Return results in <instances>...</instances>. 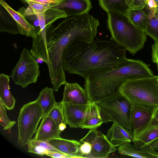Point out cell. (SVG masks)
Masks as SVG:
<instances>
[{
  "label": "cell",
  "mask_w": 158,
  "mask_h": 158,
  "mask_svg": "<svg viewBox=\"0 0 158 158\" xmlns=\"http://www.w3.org/2000/svg\"><path fill=\"white\" fill-rule=\"evenodd\" d=\"M99 25L98 19L87 13L67 18L56 27L52 25L48 29L42 60L48 66L54 91L67 82L63 61L66 48L75 40L92 42Z\"/></svg>",
  "instance_id": "obj_1"
},
{
  "label": "cell",
  "mask_w": 158,
  "mask_h": 158,
  "mask_svg": "<svg viewBox=\"0 0 158 158\" xmlns=\"http://www.w3.org/2000/svg\"><path fill=\"white\" fill-rule=\"evenodd\" d=\"M121 47L111 40L95 39L87 42L75 40L64 52V69L85 79L92 73L114 68L127 59V50Z\"/></svg>",
  "instance_id": "obj_2"
},
{
  "label": "cell",
  "mask_w": 158,
  "mask_h": 158,
  "mask_svg": "<svg viewBox=\"0 0 158 158\" xmlns=\"http://www.w3.org/2000/svg\"><path fill=\"white\" fill-rule=\"evenodd\" d=\"M149 67L141 60L127 59L117 67L90 74L85 79L84 86L91 103L119 93L120 86L126 81L153 76Z\"/></svg>",
  "instance_id": "obj_3"
},
{
  "label": "cell",
  "mask_w": 158,
  "mask_h": 158,
  "mask_svg": "<svg viewBox=\"0 0 158 158\" xmlns=\"http://www.w3.org/2000/svg\"><path fill=\"white\" fill-rule=\"evenodd\" d=\"M107 13L110 40L133 55L143 48L147 35L145 31L133 24L126 15L113 11Z\"/></svg>",
  "instance_id": "obj_4"
},
{
  "label": "cell",
  "mask_w": 158,
  "mask_h": 158,
  "mask_svg": "<svg viewBox=\"0 0 158 158\" xmlns=\"http://www.w3.org/2000/svg\"><path fill=\"white\" fill-rule=\"evenodd\" d=\"M119 92L131 106L148 109L152 114L158 107V76L126 81Z\"/></svg>",
  "instance_id": "obj_5"
},
{
  "label": "cell",
  "mask_w": 158,
  "mask_h": 158,
  "mask_svg": "<svg viewBox=\"0 0 158 158\" xmlns=\"http://www.w3.org/2000/svg\"><path fill=\"white\" fill-rule=\"evenodd\" d=\"M95 103L100 108L103 123L112 122L132 129V106L120 93Z\"/></svg>",
  "instance_id": "obj_6"
},
{
  "label": "cell",
  "mask_w": 158,
  "mask_h": 158,
  "mask_svg": "<svg viewBox=\"0 0 158 158\" xmlns=\"http://www.w3.org/2000/svg\"><path fill=\"white\" fill-rule=\"evenodd\" d=\"M43 117L41 107L37 99L24 104L18 118L19 145L23 147L36 133L39 124Z\"/></svg>",
  "instance_id": "obj_7"
},
{
  "label": "cell",
  "mask_w": 158,
  "mask_h": 158,
  "mask_svg": "<svg viewBox=\"0 0 158 158\" xmlns=\"http://www.w3.org/2000/svg\"><path fill=\"white\" fill-rule=\"evenodd\" d=\"M38 64L29 50L23 48L10 76L13 82L23 88L36 83L40 73Z\"/></svg>",
  "instance_id": "obj_8"
},
{
  "label": "cell",
  "mask_w": 158,
  "mask_h": 158,
  "mask_svg": "<svg viewBox=\"0 0 158 158\" xmlns=\"http://www.w3.org/2000/svg\"><path fill=\"white\" fill-rule=\"evenodd\" d=\"M37 15L40 22V30L38 35L33 38L30 51L34 54L40 55L44 52L45 49L46 34L48 29L56 20L67 17L63 10L53 8L48 9Z\"/></svg>",
  "instance_id": "obj_9"
},
{
  "label": "cell",
  "mask_w": 158,
  "mask_h": 158,
  "mask_svg": "<svg viewBox=\"0 0 158 158\" xmlns=\"http://www.w3.org/2000/svg\"><path fill=\"white\" fill-rule=\"evenodd\" d=\"M79 142H87L91 144V150L87 158H106L117 150L106 135L96 129H90Z\"/></svg>",
  "instance_id": "obj_10"
},
{
  "label": "cell",
  "mask_w": 158,
  "mask_h": 158,
  "mask_svg": "<svg viewBox=\"0 0 158 158\" xmlns=\"http://www.w3.org/2000/svg\"><path fill=\"white\" fill-rule=\"evenodd\" d=\"M132 131L133 144L142 148L158 137V123L153 122L151 118L143 126Z\"/></svg>",
  "instance_id": "obj_11"
},
{
  "label": "cell",
  "mask_w": 158,
  "mask_h": 158,
  "mask_svg": "<svg viewBox=\"0 0 158 158\" xmlns=\"http://www.w3.org/2000/svg\"><path fill=\"white\" fill-rule=\"evenodd\" d=\"M62 103L66 123L69 125L70 128H80L89 104H75L66 102Z\"/></svg>",
  "instance_id": "obj_12"
},
{
  "label": "cell",
  "mask_w": 158,
  "mask_h": 158,
  "mask_svg": "<svg viewBox=\"0 0 158 158\" xmlns=\"http://www.w3.org/2000/svg\"><path fill=\"white\" fill-rule=\"evenodd\" d=\"M61 101L75 104L91 103L85 89L77 82L65 83Z\"/></svg>",
  "instance_id": "obj_13"
},
{
  "label": "cell",
  "mask_w": 158,
  "mask_h": 158,
  "mask_svg": "<svg viewBox=\"0 0 158 158\" xmlns=\"http://www.w3.org/2000/svg\"><path fill=\"white\" fill-rule=\"evenodd\" d=\"M61 132L53 119L46 116L43 117L34 138L38 141L49 142L60 137Z\"/></svg>",
  "instance_id": "obj_14"
},
{
  "label": "cell",
  "mask_w": 158,
  "mask_h": 158,
  "mask_svg": "<svg viewBox=\"0 0 158 158\" xmlns=\"http://www.w3.org/2000/svg\"><path fill=\"white\" fill-rule=\"evenodd\" d=\"M106 136L115 147L126 142H133V141L132 130L125 128L115 123H114L108 129Z\"/></svg>",
  "instance_id": "obj_15"
},
{
  "label": "cell",
  "mask_w": 158,
  "mask_h": 158,
  "mask_svg": "<svg viewBox=\"0 0 158 158\" xmlns=\"http://www.w3.org/2000/svg\"><path fill=\"white\" fill-rule=\"evenodd\" d=\"M92 7L90 0H66L53 8L63 10L68 18L88 13Z\"/></svg>",
  "instance_id": "obj_16"
},
{
  "label": "cell",
  "mask_w": 158,
  "mask_h": 158,
  "mask_svg": "<svg viewBox=\"0 0 158 158\" xmlns=\"http://www.w3.org/2000/svg\"><path fill=\"white\" fill-rule=\"evenodd\" d=\"M48 142L60 152L70 156L71 158H84L80 152V148L81 143L79 141L65 139L60 137Z\"/></svg>",
  "instance_id": "obj_17"
},
{
  "label": "cell",
  "mask_w": 158,
  "mask_h": 158,
  "mask_svg": "<svg viewBox=\"0 0 158 158\" xmlns=\"http://www.w3.org/2000/svg\"><path fill=\"white\" fill-rule=\"evenodd\" d=\"M0 4L6 9L14 19L18 26L19 33L32 38L36 36L33 27L27 22L22 14L14 10L4 0H0Z\"/></svg>",
  "instance_id": "obj_18"
},
{
  "label": "cell",
  "mask_w": 158,
  "mask_h": 158,
  "mask_svg": "<svg viewBox=\"0 0 158 158\" xmlns=\"http://www.w3.org/2000/svg\"><path fill=\"white\" fill-rule=\"evenodd\" d=\"M103 123L99 107L95 103H90L80 128L95 129Z\"/></svg>",
  "instance_id": "obj_19"
},
{
  "label": "cell",
  "mask_w": 158,
  "mask_h": 158,
  "mask_svg": "<svg viewBox=\"0 0 158 158\" xmlns=\"http://www.w3.org/2000/svg\"><path fill=\"white\" fill-rule=\"evenodd\" d=\"M10 77L4 73L0 74V101L6 109L11 110L15 107V100L10 90Z\"/></svg>",
  "instance_id": "obj_20"
},
{
  "label": "cell",
  "mask_w": 158,
  "mask_h": 158,
  "mask_svg": "<svg viewBox=\"0 0 158 158\" xmlns=\"http://www.w3.org/2000/svg\"><path fill=\"white\" fill-rule=\"evenodd\" d=\"M53 88L46 87L40 93L36 99L41 107L43 117L46 116L56 104Z\"/></svg>",
  "instance_id": "obj_21"
},
{
  "label": "cell",
  "mask_w": 158,
  "mask_h": 158,
  "mask_svg": "<svg viewBox=\"0 0 158 158\" xmlns=\"http://www.w3.org/2000/svg\"><path fill=\"white\" fill-rule=\"evenodd\" d=\"M0 32L9 34L19 33L17 24L14 19L6 9L0 4Z\"/></svg>",
  "instance_id": "obj_22"
},
{
  "label": "cell",
  "mask_w": 158,
  "mask_h": 158,
  "mask_svg": "<svg viewBox=\"0 0 158 158\" xmlns=\"http://www.w3.org/2000/svg\"><path fill=\"white\" fill-rule=\"evenodd\" d=\"M152 113L149 110L139 107L132 106L131 121L132 130L145 124L152 118Z\"/></svg>",
  "instance_id": "obj_23"
},
{
  "label": "cell",
  "mask_w": 158,
  "mask_h": 158,
  "mask_svg": "<svg viewBox=\"0 0 158 158\" xmlns=\"http://www.w3.org/2000/svg\"><path fill=\"white\" fill-rule=\"evenodd\" d=\"M148 15V21L145 33L155 41H158V7L149 9L145 7Z\"/></svg>",
  "instance_id": "obj_24"
},
{
  "label": "cell",
  "mask_w": 158,
  "mask_h": 158,
  "mask_svg": "<svg viewBox=\"0 0 158 158\" xmlns=\"http://www.w3.org/2000/svg\"><path fill=\"white\" fill-rule=\"evenodd\" d=\"M131 143L126 142L119 146L118 149V152L122 155L135 157L154 158L153 156L148 153L145 147L140 149L138 148Z\"/></svg>",
  "instance_id": "obj_25"
},
{
  "label": "cell",
  "mask_w": 158,
  "mask_h": 158,
  "mask_svg": "<svg viewBox=\"0 0 158 158\" xmlns=\"http://www.w3.org/2000/svg\"><path fill=\"white\" fill-rule=\"evenodd\" d=\"M126 15L133 24L145 32L148 21V15L144 9H129Z\"/></svg>",
  "instance_id": "obj_26"
},
{
  "label": "cell",
  "mask_w": 158,
  "mask_h": 158,
  "mask_svg": "<svg viewBox=\"0 0 158 158\" xmlns=\"http://www.w3.org/2000/svg\"><path fill=\"white\" fill-rule=\"evenodd\" d=\"M27 145L28 152L36 154L42 156L46 155L48 151L60 152L48 142L38 141L35 139L34 138L31 139L29 141Z\"/></svg>",
  "instance_id": "obj_27"
},
{
  "label": "cell",
  "mask_w": 158,
  "mask_h": 158,
  "mask_svg": "<svg viewBox=\"0 0 158 158\" xmlns=\"http://www.w3.org/2000/svg\"><path fill=\"white\" fill-rule=\"evenodd\" d=\"M99 5L107 13L113 11L126 15L129 7L125 0H98Z\"/></svg>",
  "instance_id": "obj_28"
},
{
  "label": "cell",
  "mask_w": 158,
  "mask_h": 158,
  "mask_svg": "<svg viewBox=\"0 0 158 158\" xmlns=\"http://www.w3.org/2000/svg\"><path fill=\"white\" fill-rule=\"evenodd\" d=\"M29 2L28 6L26 7H22L18 11L24 16L37 15L50 9L47 6L33 0H30Z\"/></svg>",
  "instance_id": "obj_29"
},
{
  "label": "cell",
  "mask_w": 158,
  "mask_h": 158,
  "mask_svg": "<svg viewBox=\"0 0 158 158\" xmlns=\"http://www.w3.org/2000/svg\"><path fill=\"white\" fill-rule=\"evenodd\" d=\"M46 116L52 119L58 128L60 124H66L64 114L63 103L61 101L56 102L54 107Z\"/></svg>",
  "instance_id": "obj_30"
},
{
  "label": "cell",
  "mask_w": 158,
  "mask_h": 158,
  "mask_svg": "<svg viewBox=\"0 0 158 158\" xmlns=\"http://www.w3.org/2000/svg\"><path fill=\"white\" fill-rule=\"evenodd\" d=\"M6 107L0 101V122L4 130L10 131L16 122L10 120L8 117Z\"/></svg>",
  "instance_id": "obj_31"
},
{
  "label": "cell",
  "mask_w": 158,
  "mask_h": 158,
  "mask_svg": "<svg viewBox=\"0 0 158 158\" xmlns=\"http://www.w3.org/2000/svg\"><path fill=\"white\" fill-rule=\"evenodd\" d=\"M24 16L27 22L33 27L36 36L40 30V22L37 14Z\"/></svg>",
  "instance_id": "obj_32"
},
{
  "label": "cell",
  "mask_w": 158,
  "mask_h": 158,
  "mask_svg": "<svg viewBox=\"0 0 158 158\" xmlns=\"http://www.w3.org/2000/svg\"><path fill=\"white\" fill-rule=\"evenodd\" d=\"M81 143V144L80 148V153L84 158H87L91 152V146L89 143L87 142Z\"/></svg>",
  "instance_id": "obj_33"
},
{
  "label": "cell",
  "mask_w": 158,
  "mask_h": 158,
  "mask_svg": "<svg viewBox=\"0 0 158 158\" xmlns=\"http://www.w3.org/2000/svg\"><path fill=\"white\" fill-rule=\"evenodd\" d=\"M34 1L43 4L49 8H53L60 4L62 1L58 0H33Z\"/></svg>",
  "instance_id": "obj_34"
},
{
  "label": "cell",
  "mask_w": 158,
  "mask_h": 158,
  "mask_svg": "<svg viewBox=\"0 0 158 158\" xmlns=\"http://www.w3.org/2000/svg\"><path fill=\"white\" fill-rule=\"evenodd\" d=\"M148 0H133L130 8L142 9L145 8L147 6Z\"/></svg>",
  "instance_id": "obj_35"
},
{
  "label": "cell",
  "mask_w": 158,
  "mask_h": 158,
  "mask_svg": "<svg viewBox=\"0 0 158 158\" xmlns=\"http://www.w3.org/2000/svg\"><path fill=\"white\" fill-rule=\"evenodd\" d=\"M46 155L54 158H71L69 155L58 152L48 151Z\"/></svg>",
  "instance_id": "obj_36"
},
{
  "label": "cell",
  "mask_w": 158,
  "mask_h": 158,
  "mask_svg": "<svg viewBox=\"0 0 158 158\" xmlns=\"http://www.w3.org/2000/svg\"><path fill=\"white\" fill-rule=\"evenodd\" d=\"M152 47V60L154 63L158 64V41H155Z\"/></svg>",
  "instance_id": "obj_37"
},
{
  "label": "cell",
  "mask_w": 158,
  "mask_h": 158,
  "mask_svg": "<svg viewBox=\"0 0 158 158\" xmlns=\"http://www.w3.org/2000/svg\"><path fill=\"white\" fill-rule=\"evenodd\" d=\"M147 145L154 150H158V137L148 143Z\"/></svg>",
  "instance_id": "obj_38"
},
{
  "label": "cell",
  "mask_w": 158,
  "mask_h": 158,
  "mask_svg": "<svg viewBox=\"0 0 158 158\" xmlns=\"http://www.w3.org/2000/svg\"><path fill=\"white\" fill-rule=\"evenodd\" d=\"M146 7L148 8L153 9L157 8L158 6L156 2L154 0H148Z\"/></svg>",
  "instance_id": "obj_39"
},
{
  "label": "cell",
  "mask_w": 158,
  "mask_h": 158,
  "mask_svg": "<svg viewBox=\"0 0 158 158\" xmlns=\"http://www.w3.org/2000/svg\"><path fill=\"white\" fill-rule=\"evenodd\" d=\"M152 119L153 122L158 123V107L152 113Z\"/></svg>",
  "instance_id": "obj_40"
},
{
  "label": "cell",
  "mask_w": 158,
  "mask_h": 158,
  "mask_svg": "<svg viewBox=\"0 0 158 158\" xmlns=\"http://www.w3.org/2000/svg\"><path fill=\"white\" fill-rule=\"evenodd\" d=\"M126 2L129 7V8L131 7L132 5L133 0H125Z\"/></svg>",
  "instance_id": "obj_41"
},
{
  "label": "cell",
  "mask_w": 158,
  "mask_h": 158,
  "mask_svg": "<svg viewBox=\"0 0 158 158\" xmlns=\"http://www.w3.org/2000/svg\"><path fill=\"white\" fill-rule=\"evenodd\" d=\"M22 1L24 4H28V3L30 0H20Z\"/></svg>",
  "instance_id": "obj_42"
},
{
  "label": "cell",
  "mask_w": 158,
  "mask_h": 158,
  "mask_svg": "<svg viewBox=\"0 0 158 158\" xmlns=\"http://www.w3.org/2000/svg\"><path fill=\"white\" fill-rule=\"evenodd\" d=\"M154 0L156 2L158 6V0Z\"/></svg>",
  "instance_id": "obj_43"
},
{
  "label": "cell",
  "mask_w": 158,
  "mask_h": 158,
  "mask_svg": "<svg viewBox=\"0 0 158 158\" xmlns=\"http://www.w3.org/2000/svg\"><path fill=\"white\" fill-rule=\"evenodd\" d=\"M58 0L63 2V1H66V0Z\"/></svg>",
  "instance_id": "obj_44"
},
{
  "label": "cell",
  "mask_w": 158,
  "mask_h": 158,
  "mask_svg": "<svg viewBox=\"0 0 158 158\" xmlns=\"http://www.w3.org/2000/svg\"><path fill=\"white\" fill-rule=\"evenodd\" d=\"M157 69L158 71V64H157Z\"/></svg>",
  "instance_id": "obj_45"
}]
</instances>
